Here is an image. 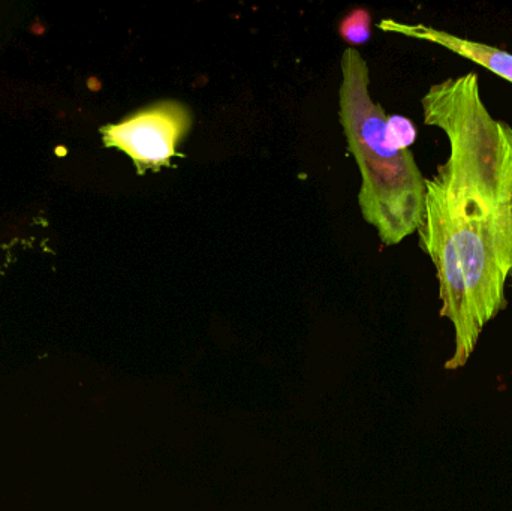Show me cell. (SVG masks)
<instances>
[{"label":"cell","instance_id":"cell-1","mask_svg":"<svg viewBox=\"0 0 512 511\" xmlns=\"http://www.w3.org/2000/svg\"><path fill=\"white\" fill-rule=\"evenodd\" d=\"M424 123L448 140L447 161L426 179L421 251L432 260L441 317L454 327L447 371L471 359L484 327L507 308L512 269V128L481 95L477 72L433 84Z\"/></svg>","mask_w":512,"mask_h":511},{"label":"cell","instance_id":"cell-2","mask_svg":"<svg viewBox=\"0 0 512 511\" xmlns=\"http://www.w3.org/2000/svg\"><path fill=\"white\" fill-rule=\"evenodd\" d=\"M339 119L349 152L361 174L358 206L385 246H396L417 233L423 221L426 177L414 153L387 138V114L370 96V72L355 48L342 54Z\"/></svg>","mask_w":512,"mask_h":511},{"label":"cell","instance_id":"cell-3","mask_svg":"<svg viewBox=\"0 0 512 511\" xmlns=\"http://www.w3.org/2000/svg\"><path fill=\"white\" fill-rule=\"evenodd\" d=\"M188 105L176 99L153 102L119 123L101 128L105 147H116L134 162L137 173H156L170 168L179 144L192 128Z\"/></svg>","mask_w":512,"mask_h":511},{"label":"cell","instance_id":"cell-4","mask_svg":"<svg viewBox=\"0 0 512 511\" xmlns=\"http://www.w3.org/2000/svg\"><path fill=\"white\" fill-rule=\"evenodd\" d=\"M378 27L384 32L397 33V35L408 36V38L418 39V41L432 42V44L453 51L471 62L478 63L512 84V54L501 50V48L483 44V42L471 41V39L462 38V36L454 35L447 30L427 26V24L402 23L393 18H384L379 21Z\"/></svg>","mask_w":512,"mask_h":511},{"label":"cell","instance_id":"cell-5","mask_svg":"<svg viewBox=\"0 0 512 511\" xmlns=\"http://www.w3.org/2000/svg\"><path fill=\"white\" fill-rule=\"evenodd\" d=\"M370 24L372 20L369 12L366 9H358L340 23L339 32L342 38L351 44H364L370 39Z\"/></svg>","mask_w":512,"mask_h":511},{"label":"cell","instance_id":"cell-6","mask_svg":"<svg viewBox=\"0 0 512 511\" xmlns=\"http://www.w3.org/2000/svg\"><path fill=\"white\" fill-rule=\"evenodd\" d=\"M387 138L397 149L409 150L417 140V128L408 117L390 116L387 119Z\"/></svg>","mask_w":512,"mask_h":511},{"label":"cell","instance_id":"cell-7","mask_svg":"<svg viewBox=\"0 0 512 511\" xmlns=\"http://www.w3.org/2000/svg\"><path fill=\"white\" fill-rule=\"evenodd\" d=\"M508 281L511 282V288H512V269H511V272H510V276H508Z\"/></svg>","mask_w":512,"mask_h":511}]
</instances>
